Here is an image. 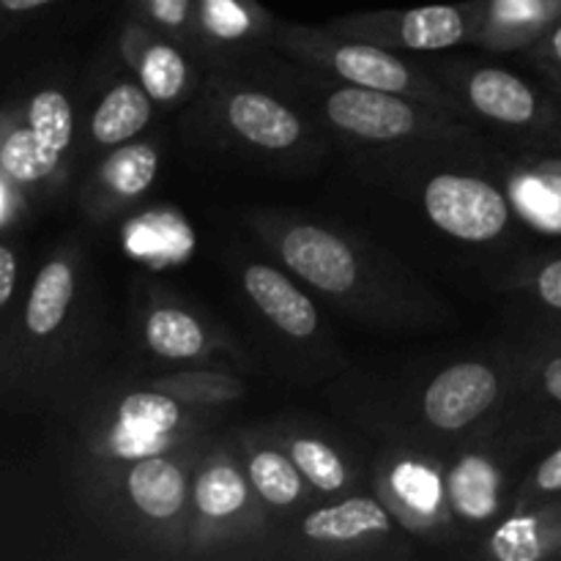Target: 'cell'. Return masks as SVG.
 <instances>
[{
  "label": "cell",
  "instance_id": "cell-23",
  "mask_svg": "<svg viewBox=\"0 0 561 561\" xmlns=\"http://www.w3.org/2000/svg\"><path fill=\"white\" fill-rule=\"evenodd\" d=\"M247 477L257 499L272 510H290L305 499V477L288 453L274 447H255L247 453Z\"/></svg>",
  "mask_w": 561,
  "mask_h": 561
},
{
  "label": "cell",
  "instance_id": "cell-11",
  "mask_svg": "<svg viewBox=\"0 0 561 561\" xmlns=\"http://www.w3.org/2000/svg\"><path fill=\"white\" fill-rule=\"evenodd\" d=\"M126 60L135 69L137 82L146 88L148 96L157 104L173 107L190 93L192 88V69L186 64L181 44L162 33L151 31L140 20L129 22L121 38Z\"/></svg>",
  "mask_w": 561,
  "mask_h": 561
},
{
  "label": "cell",
  "instance_id": "cell-19",
  "mask_svg": "<svg viewBox=\"0 0 561 561\" xmlns=\"http://www.w3.org/2000/svg\"><path fill=\"white\" fill-rule=\"evenodd\" d=\"M463 96L477 115L504 126H531L540 118V99L518 75L480 66L463 77Z\"/></svg>",
  "mask_w": 561,
  "mask_h": 561
},
{
  "label": "cell",
  "instance_id": "cell-7",
  "mask_svg": "<svg viewBox=\"0 0 561 561\" xmlns=\"http://www.w3.org/2000/svg\"><path fill=\"white\" fill-rule=\"evenodd\" d=\"M203 455H192V444L175 453L151 455L135 460L124 469V499L142 520L162 529L186 524V510L192 507L190 469Z\"/></svg>",
  "mask_w": 561,
  "mask_h": 561
},
{
  "label": "cell",
  "instance_id": "cell-27",
  "mask_svg": "<svg viewBox=\"0 0 561 561\" xmlns=\"http://www.w3.org/2000/svg\"><path fill=\"white\" fill-rule=\"evenodd\" d=\"M157 387L190 405L230 403V400L241 398V392H244L236 378L219 376V373H179V376L157 381Z\"/></svg>",
  "mask_w": 561,
  "mask_h": 561
},
{
  "label": "cell",
  "instance_id": "cell-25",
  "mask_svg": "<svg viewBox=\"0 0 561 561\" xmlns=\"http://www.w3.org/2000/svg\"><path fill=\"white\" fill-rule=\"evenodd\" d=\"M25 121L36 131L38 140L53 153L66 159L75 137V110H71L69 96L58 88H42L22 104Z\"/></svg>",
  "mask_w": 561,
  "mask_h": 561
},
{
  "label": "cell",
  "instance_id": "cell-4",
  "mask_svg": "<svg viewBox=\"0 0 561 561\" xmlns=\"http://www.w3.org/2000/svg\"><path fill=\"white\" fill-rule=\"evenodd\" d=\"M485 14V0L469 3L422 5L405 11H370V14L343 16L332 22L329 31L362 42L381 44L387 49H414V53H438L477 42Z\"/></svg>",
  "mask_w": 561,
  "mask_h": 561
},
{
  "label": "cell",
  "instance_id": "cell-26",
  "mask_svg": "<svg viewBox=\"0 0 561 561\" xmlns=\"http://www.w3.org/2000/svg\"><path fill=\"white\" fill-rule=\"evenodd\" d=\"M551 551V535L540 515H513L493 531L488 553L502 561H537Z\"/></svg>",
  "mask_w": 561,
  "mask_h": 561
},
{
  "label": "cell",
  "instance_id": "cell-34",
  "mask_svg": "<svg viewBox=\"0 0 561 561\" xmlns=\"http://www.w3.org/2000/svg\"><path fill=\"white\" fill-rule=\"evenodd\" d=\"M548 53L553 55V60H559L561 64V22L551 33H548Z\"/></svg>",
  "mask_w": 561,
  "mask_h": 561
},
{
  "label": "cell",
  "instance_id": "cell-33",
  "mask_svg": "<svg viewBox=\"0 0 561 561\" xmlns=\"http://www.w3.org/2000/svg\"><path fill=\"white\" fill-rule=\"evenodd\" d=\"M53 0H0V14H27L49 5Z\"/></svg>",
  "mask_w": 561,
  "mask_h": 561
},
{
  "label": "cell",
  "instance_id": "cell-15",
  "mask_svg": "<svg viewBox=\"0 0 561 561\" xmlns=\"http://www.w3.org/2000/svg\"><path fill=\"white\" fill-rule=\"evenodd\" d=\"M394 531V515L373 496H348L337 504L305 515L299 535L316 546L351 548L359 542H378Z\"/></svg>",
  "mask_w": 561,
  "mask_h": 561
},
{
  "label": "cell",
  "instance_id": "cell-31",
  "mask_svg": "<svg viewBox=\"0 0 561 561\" xmlns=\"http://www.w3.org/2000/svg\"><path fill=\"white\" fill-rule=\"evenodd\" d=\"M535 488L540 493H561V447L540 463L535 474Z\"/></svg>",
  "mask_w": 561,
  "mask_h": 561
},
{
  "label": "cell",
  "instance_id": "cell-3",
  "mask_svg": "<svg viewBox=\"0 0 561 561\" xmlns=\"http://www.w3.org/2000/svg\"><path fill=\"white\" fill-rule=\"evenodd\" d=\"M323 113L334 129L365 142H398L409 137H458L469 135L453 115L403 96V93L373 91V88L345 85L323 99Z\"/></svg>",
  "mask_w": 561,
  "mask_h": 561
},
{
  "label": "cell",
  "instance_id": "cell-2",
  "mask_svg": "<svg viewBox=\"0 0 561 561\" xmlns=\"http://www.w3.org/2000/svg\"><path fill=\"white\" fill-rule=\"evenodd\" d=\"M277 44L288 49L301 64L318 66L348 85L373 88V91L403 93V96L420 99L442 113L460 118V104L444 85H438L431 75H425L416 66L405 64L394 49L381 47V44L362 42V38L340 36L323 27H301L285 25L277 31Z\"/></svg>",
  "mask_w": 561,
  "mask_h": 561
},
{
  "label": "cell",
  "instance_id": "cell-28",
  "mask_svg": "<svg viewBox=\"0 0 561 561\" xmlns=\"http://www.w3.org/2000/svg\"><path fill=\"white\" fill-rule=\"evenodd\" d=\"M131 3L142 25L173 38L181 47H192L195 0H131Z\"/></svg>",
  "mask_w": 561,
  "mask_h": 561
},
{
  "label": "cell",
  "instance_id": "cell-8",
  "mask_svg": "<svg viewBox=\"0 0 561 561\" xmlns=\"http://www.w3.org/2000/svg\"><path fill=\"white\" fill-rule=\"evenodd\" d=\"M279 257L285 266L329 296H348L359 285V257L343 236L310 222L285 225L274 236Z\"/></svg>",
  "mask_w": 561,
  "mask_h": 561
},
{
  "label": "cell",
  "instance_id": "cell-9",
  "mask_svg": "<svg viewBox=\"0 0 561 561\" xmlns=\"http://www.w3.org/2000/svg\"><path fill=\"white\" fill-rule=\"evenodd\" d=\"M442 469L422 455H389L378 474V491L394 518H403L414 529H442L453 518L447 504V482Z\"/></svg>",
  "mask_w": 561,
  "mask_h": 561
},
{
  "label": "cell",
  "instance_id": "cell-13",
  "mask_svg": "<svg viewBox=\"0 0 561 561\" xmlns=\"http://www.w3.org/2000/svg\"><path fill=\"white\" fill-rule=\"evenodd\" d=\"M274 33L268 11L255 0H195L192 47L208 55L241 53Z\"/></svg>",
  "mask_w": 561,
  "mask_h": 561
},
{
  "label": "cell",
  "instance_id": "cell-5",
  "mask_svg": "<svg viewBox=\"0 0 561 561\" xmlns=\"http://www.w3.org/2000/svg\"><path fill=\"white\" fill-rule=\"evenodd\" d=\"M261 499L239 458L228 449H211L197 460L192 480V540L211 542L228 531L257 524Z\"/></svg>",
  "mask_w": 561,
  "mask_h": 561
},
{
  "label": "cell",
  "instance_id": "cell-10",
  "mask_svg": "<svg viewBox=\"0 0 561 561\" xmlns=\"http://www.w3.org/2000/svg\"><path fill=\"white\" fill-rule=\"evenodd\" d=\"M502 394V378L482 362H458L438 373L422 394V414L436 431L458 433L474 425Z\"/></svg>",
  "mask_w": 561,
  "mask_h": 561
},
{
  "label": "cell",
  "instance_id": "cell-12",
  "mask_svg": "<svg viewBox=\"0 0 561 561\" xmlns=\"http://www.w3.org/2000/svg\"><path fill=\"white\" fill-rule=\"evenodd\" d=\"M504 477L502 460L488 447L460 455L444 477L453 518L466 526H491L502 513Z\"/></svg>",
  "mask_w": 561,
  "mask_h": 561
},
{
  "label": "cell",
  "instance_id": "cell-6",
  "mask_svg": "<svg viewBox=\"0 0 561 561\" xmlns=\"http://www.w3.org/2000/svg\"><path fill=\"white\" fill-rule=\"evenodd\" d=\"M425 214L444 233L460 241H491L507 230L510 201L485 179L438 173L422 192Z\"/></svg>",
  "mask_w": 561,
  "mask_h": 561
},
{
  "label": "cell",
  "instance_id": "cell-17",
  "mask_svg": "<svg viewBox=\"0 0 561 561\" xmlns=\"http://www.w3.org/2000/svg\"><path fill=\"white\" fill-rule=\"evenodd\" d=\"M60 168L64 157L38 140L22 107H0V181L14 192H25L47 184Z\"/></svg>",
  "mask_w": 561,
  "mask_h": 561
},
{
  "label": "cell",
  "instance_id": "cell-29",
  "mask_svg": "<svg viewBox=\"0 0 561 561\" xmlns=\"http://www.w3.org/2000/svg\"><path fill=\"white\" fill-rule=\"evenodd\" d=\"M16 279H20V266L11 247L0 244V316L14 305Z\"/></svg>",
  "mask_w": 561,
  "mask_h": 561
},
{
  "label": "cell",
  "instance_id": "cell-22",
  "mask_svg": "<svg viewBox=\"0 0 561 561\" xmlns=\"http://www.w3.org/2000/svg\"><path fill=\"white\" fill-rule=\"evenodd\" d=\"M146 345L170 362H195L211 351L206 329L192 312L173 305H159L146 318Z\"/></svg>",
  "mask_w": 561,
  "mask_h": 561
},
{
  "label": "cell",
  "instance_id": "cell-32",
  "mask_svg": "<svg viewBox=\"0 0 561 561\" xmlns=\"http://www.w3.org/2000/svg\"><path fill=\"white\" fill-rule=\"evenodd\" d=\"M542 387H546V392L551 394L557 403H561V356L546 365V370H542Z\"/></svg>",
  "mask_w": 561,
  "mask_h": 561
},
{
  "label": "cell",
  "instance_id": "cell-21",
  "mask_svg": "<svg viewBox=\"0 0 561 561\" xmlns=\"http://www.w3.org/2000/svg\"><path fill=\"white\" fill-rule=\"evenodd\" d=\"M151 102L140 82H115L91 115V140L102 148L124 146L151 121Z\"/></svg>",
  "mask_w": 561,
  "mask_h": 561
},
{
  "label": "cell",
  "instance_id": "cell-1",
  "mask_svg": "<svg viewBox=\"0 0 561 561\" xmlns=\"http://www.w3.org/2000/svg\"><path fill=\"white\" fill-rule=\"evenodd\" d=\"M195 409L162 389L129 392L82 427L85 471L113 485L118 469L124 474L135 460L190 447L201 431Z\"/></svg>",
  "mask_w": 561,
  "mask_h": 561
},
{
  "label": "cell",
  "instance_id": "cell-30",
  "mask_svg": "<svg viewBox=\"0 0 561 561\" xmlns=\"http://www.w3.org/2000/svg\"><path fill=\"white\" fill-rule=\"evenodd\" d=\"M537 294L553 310H561V257L537 274Z\"/></svg>",
  "mask_w": 561,
  "mask_h": 561
},
{
  "label": "cell",
  "instance_id": "cell-24",
  "mask_svg": "<svg viewBox=\"0 0 561 561\" xmlns=\"http://www.w3.org/2000/svg\"><path fill=\"white\" fill-rule=\"evenodd\" d=\"M285 453L290 455V460L301 471L307 485L316 488L318 493H340L354 480V471H351L348 460L332 444L318 436H307V433L290 436Z\"/></svg>",
  "mask_w": 561,
  "mask_h": 561
},
{
  "label": "cell",
  "instance_id": "cell-18",
  "mask_svg": "<svg viewBox=\"0 0 561 561\" xmlns=\"http://www.w3.org/2000/svg\"><path fill=\"white\" fill-rule=\"evenodd\" d=\"M241 283H244L252 305L283 334L294 340H310L318 332L316 305L283 272L266 266V263H252V266L244 268Z\"/></svg>",
  "mask_w": 561,
  "mask_h": 561
},
{
  "label": "cell",
  "instance_id": "cell-14",
  "mask_svg": "<svg viewBox=\"0 0 561 561\" xmlns=\"http://www.w3.org/2000/svg\"><path fill=\"white\" fill-rule=\"evenodd\" d=\"M159 170V153L151 142H129L107 153L82 192V206L93 217H110L126 203L151 190Z\"/></svg>",
  "mask_w": 561,
  "mask_h": 561
},
{
  "label": "cell",
  "instance_id": "cell-20",
  "mask_svg": "<svg viewBox=\"0 0 561 561\" xmlns=\"http://www.w3.org/2000/svg\"><path fill=\"white\" fill-rule=\"evenodd\" d=\"M561 0H485L477 44L488 49H513L535 42L559 14Z\"/></svg>",
  "mask_w": 561,
  "mask_h": 561
},
{
  "label": "cell",
  "instance_id": "cell-16",
  "mask_svg": "<svg viewBox=\"0 0 561 561\" xmlns=\"http://www.w3.org/2000/svg\"><path fill=\"white\" fill-rule=\"evenodd\" d=\"M225 121L250 146L288 151L305 135L299 115L263 91H233L225 99Z\"/></svg>",
  "mask_w": 561,
  "mask_h": 561
},
{
  "label": "cell",
  "instance_id": "cell-35",
  "mask_svg": "<svg viewBox=\"0 0 561 561\" xmlns=\"http://www.w3.org/2000/svg\"><path fill=\"white\" fill-rule=\"evenodd\" d=\"M9 190H11V186H5V184H3V181H0V219H3V217H5V211H3V208H5V206H3V203H5V192H9Z\"/></svg>",
  "mask_w": 561,
  "mask_h": 561
}]
</instances>
